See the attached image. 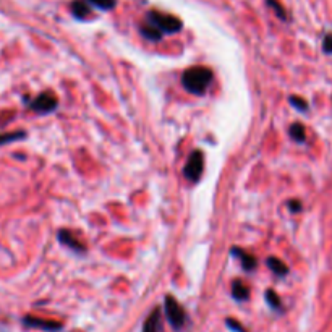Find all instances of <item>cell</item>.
Segmentation results:
<instances>
[{"instance_id": "6da1fadb", "label": "cell", "mask_w": 332, "mask_h": 332, "mask_svg": "<svg viewBox=\"0 0 332 332\" xmlns=\"http://www.w3.org/2000/svg\"><path fill=\"white\" fill-rule=\"evenodd\" d=\"M213 81V72L208 67H191L188 70H185L183 77H182V84L188 93L201 96L206 93V89Z\"/></svg>"}, {"instance_id": "7a4b0ae2", "label": "cell", "mask_w": 332, "mask_h": 332, "mask_svg": "<svg viewBox=\"0 0 332 332\" xmlns=\"http://www.w3.org/2000/svg\"><path fill=\"white\" fill-rule=\"evenodd\" d=\"M151 26H154L156 29H159L160 33H169V34H174L182 29V21L174 17V15H169V13H160V12H153L148 13V21Z\"/></svg>"}, {"instance_id": "3957f363", "label": "cell", "mask_w": 332, "mask_h": 332, "mask_svg": "<svg viewBox=\"0 0 332 332\" xmlns=\"http://www.w3.org/2000/svg\"><path fill=\"white\" fill-rule=\"evenodd\" d=\"M164 308H165V318L170 323V326L175 329H182L185 323H187V313L182 308V305L178 303L174 296H165L164 300Z\"/></svg>"}, {"instance_id": "277c9868", "label": "cell", "mask_w": 332, "mask_h": 332, "mask_svg": "<svg viewBox=\"0 0 332 332\" xmlns=\"http://www.w3.org/2000/svg\"><path fill=\"white\" fill-rule=\"evenodd\" d=\"M203 169H204L203 153H201V151H195V153L188 157L187 164H185L183 175L187 177V180H190V182H198L201 178V174H203Z\"/></svg>"}, {"instance_id": "5b68a950", "label": "cell", "mask_w": 332, "mask_h": 332, "mask_svg": "<svg viewBox=\"0 0 332 332\" xmlns=\"http://www.w3.org/2000/svg\"><path fill=\"white\" fill-rule=\"evenodd\" d=\"M57 105H59V99H57V96H55L52 91L41 93L31 102L33 110H36V112H39V114H49V112H52V110L57 109Z\"/></svg>"}, {"instance_id": "8992f818", "label": "cell", "mask_w": 332, "mask_h": 332, "mask_svg": "<svg viewBox=\"0 0 332 332\" xmlns=\"http://www.w3.org/2000/svg\"><path fill=\"white\" fill-rule=\"evenodd\" d=\"M24 324L36 329L50 331V332L62 329V324L60 323H55V321H49V319H41V318H33V316H26V318H24Z\"/></svg>"}, {"instance_id": "52a82bcc", "label": "cell", "mask_w": 332, "mask_h": 332, "mask_svg": "<svg viewBox=\"0 0 332 332\" xmlns=\"http://www.w3.org/2000/svg\"><path fill=\"white\" fill-rule=\"evenodd\" d=\"M59 240L62 241L63 245L70 246L72 250L78 251V253H81V251H84V246L81 241H78L77 238L73 237L72 232H68V230H60L59 232Z\"/></svg>"}, {"instance_id": "ba28073f", "label": "cell", "mask_w": 332, "mask_h": 332, "mask_svg": "<svg viewBox=\"0 0 332 332\" xmlns=\"http://www.w3.org/2000/svg\"><path fill=\"white\" fill-rule=\"evenodd\" d=\"M160 329H162V324H160V311L154 310L153 313L148 316V319H146L143 332H160Z\"/></svg>"}, {"instance_id": "9c48e42d", "label": "cell", "mask_w": 332, "mask_h": 332, "mask_svg": "<svg viewBox=\"0 0 332 332\" xmlns=\"http://www.w3.org/2000/svg\"><path fill=\"white\" fill-rule=\"evenodd\" d=\"M232 253L234 254H238V258L241 261V264H243V268L246 271H251V269H254L256 268V258H253L251 254H248L246 251H241L238 248H234L232 250Z\"/></svg>"}, {"instance_id": "30bf717a", "label": "cell", "mask_w": 332, "mask_h": 332, "mask_svg": "<svg viewBox=\"0 0 332 332\" xmlns=\"http://www.w3.org/2000/svg\"><path fill=\"white\" fill-rule=\"evenodd\" d=\"M232 295H234L235 300L243 301L250 296V289L245 284H241L240 280H235L234 285H232Z\"/></svg>"}, {"instance_id": "8fae6325", "label": "cell", "mask_w": 332, "mask_h": 332, "mask_svg": "<svg viewBox=\"0 0 332 332\" xmlns=\"http://www.w3.org/2000/svg\"><path fill=\"white\" fill-rule=\"evenodd\" d=\"M268 266H269V269L273 271L275 275H280V277L289 273V268H287V264L282 263V261L277 259V258H269L268 259Z\"/></svg>"}, {"instance_id": "7c38bea8", "label": "cell", "mask_w": 332, "mask_h": 332, "mask_svg": "<svg viewBox=\"0 0 332 332\" xmlns=\"http://www.w3.org/2000/svg\"><path fill=\"white\" fill-rule=\"evenodd\" d=\"M141 34L146 39H149V41H159V39L162 38V33H160L159 29H156L154 26H151L149 23L141 26Z\"/></svg>"}, {"instance_id": "4fadbf2b", "label": "cell", "mask_w": 332, "mask_h": 332, "mask_svg": "<svg viewBox=\"0 0 332 332\" xmlns=\"http://www.w3.org/2000/svg\"><path fill=\"white\" fill-rule=\"evenodd\" d=\"M72 10L78 18H84L89 13V3L86 0H77V2H73Z\"/></svg>"}, {"instance_id": "5bb4252c", "label": "cell", "mask_w": 332, "mask_h": 332, "mask_svg": "<svg viewBox=\"0 0 332 332\" xmlns=\"http://www.w3.org/2000/svg\"><path fill=\"white\" fill-rule=\"evenodd\" d=\"M24 137H26V133H24V132L3 133V135H0V146H2V144H8V143H13V141H17V139H21Z\"/></svg>"}, {"instance_id": "9a60e30c", "label": "cell", "mask_w": 332, "mask_h": 332, "mask_svg": "<svg viewBox=\"0 0 332 332\" xmlns=\"http://www.w3.org/2000/svg\"><path fill=\"white\" fill-rule=\"evenodd\" d=\"M290 135H292V138H293L295 141H300V143L305 141V128H303V125H300V123L292 125Z\"/></svg>"}, {"instance_id": "2e32d148", "label": "cell", "mask_w": 332, "mask_h": 332, "mask_svg": "<svg viewBox=\"0 0 332 332\" xmlns=\"http://www.w3.org/2000/svg\"><path fill=\"white\" fill-rule=\"evenodd\" d=\"M86 2L102 10H110L115 7V0H86Z\"/></svg>"}, {"instance_id": "e0dca14e", "label": "cell", "mask_w": 332, "mask_h": 332, "mask_svg": "<svg viewBox=\"0 0 332 332\" xmlns=\"http://www.w3.org/2000/svg\"><path fill=\"white\" fill-rule=\"evenodd\" d=\"M266 300H268V303L273 306V308H280L279 296L275 295L274 290H268V292H266Z\"/></svg>"}, {"instance_id": "ac0fdd59", "label": "cell", "mask_w": 332, "mask_h": 332, "mask_svg": "<svg viewBox=\"0 0 332 332\" xmlns=\"http://www.w3.org/2000/svg\"><path fill=\"white\" fill-rule=\"evenodd\" d=\"M290 100H292V104H293L295 107H298L300 110H306V109H308V104H306L303 99H300V98H290Z\"/></svg>"}, {"instance_id": "d6986e66", "label": "cell", "mask_w": 332, "mask_h": 332, "mask_svg": "<svg viewBox=\"0 0 332 332\" xmlns=\"http://www.w3.org/2000/svg\"><path fill=\"white\" fill-rule=\"evenodd\" d=\"M268 3H269V5H271V7H273V8L275 10V12H277V15H279V17H280V18H285L284 8H282V7H280V5H279L277 2H275V0H268Z\"/></svg>"}, {"instance_id": "ffe728a7", "label": "cell", "mask_w": 332, "mask_h": 332, "mask_svg": "<svg viewBox=\"0 0 332 332\" xmlns=\"http://www.w3.org/2000/svg\"><path fill=\"white\" fill-rule=\"evenodd\" d=\"M227 324H229V328H232L234 331H237V332H245V329L241 328L240 324H237V321H234V319H227Z\"/></svg>"}, {"instance_id": "44dd1931", "label": "cell", "mask_w": 332, "mask_h": 332, "mask_svg": "<svg viewBox=\"0 0 332 332\" xmlns=\"http://www.w3.org/2000/svg\"><path fill=\"white\" fill-rule=\"evenodd\" d=\"M324 50H326V52H332V36H326V39H324Z\"/></svg>"}]
</instances>
